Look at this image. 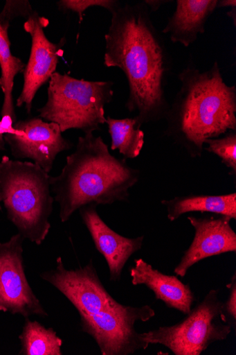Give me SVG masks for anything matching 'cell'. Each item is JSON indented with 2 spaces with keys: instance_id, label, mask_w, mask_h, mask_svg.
Wrapping results in <instances>:
<instances>
[{
  "instance_id": "obj_2",
  "label": "cell",
  "mask_w": 236,
  "mask_h": 355,
  "mask_svg": "<svg viewBox=\"0 0 236 355\" xmlns=\"http://www.w3.org/2000/svg\"><path fill=\"white\" fill-rule=\"evenodd\" d=\"M179 79L165 135L191 157H200L206 140L236 131V87L225 83L217 61L206 72L190 64Z\"/></svg>"
},
{
  "instance_id": "obj_21",
  "label": "cell",
  "mask_w": 236,
  "mask_h": 355,
  "mask_svg": "<svg viewBox=\"0 0 236 355\" xmlns=\"http://www.w3.org/2000/svg\"><path fill=\"white\" fill-rule=\"evenodd\" d=\"M59 10L66 12H72L78 15L80 24L83 20V15L86 10L92 7H100L114 12L120 3L116 0H60L57 2Z\"/></svg>"
},
{
  "instance_id": "obj_20",
  "label": "cell",
  "mask_w": 236,
  "mask_h": 355,
  "mask_svg": "<svg viewBox=\"0 0 236 355\" xmlns=\"http://www.w3.org/2000/svg\"><path fill=\"white\" fill-rule=\"evenodd\" d=\"M208 148L204 150L218 156L222 164L230 170V174L236 175V131H230L223 137L206 141Z\"/></svg>"
},
{
  "instance_id": "obj_11",
  "label": "cell",
  "mask_w": 236,
  "mask_h": 355,
  "mask_svg": "<svg viewBox=\"0 0 236 355\" xmlns=\"http://www.w3.org/2000/svg\"><path fill=\"white\" fill-rule=\"evenodd\" d=\"M13 126L17 135L4 136L13 157L30 159L48 173L52 171L57 155L73 147L71 141L62 137L58 124L39 116L17 121Z\"/></svg>"
},
{
  "instance_id": "obj_12",
  "label": "cell",
  "mask_w": 236,
  "mask_h": 355,
  "mask_svg": "<svg viewBox=\"0 0 236 355\" xmlns=\"http://www.w3.org/2000/svg\"><path fill=\"white\" fill-rule=\"evenodd\" d=\"M188 219L194 230V239L174 269L176 276L184 277L195 264L207 258L236 252V234L231 218L225 216L195 217Z\"/></svg>"
},
{
  "instance_id": "obj_6",
  "label": "cell",
  "mask_w": 236,
  "mask_h": 355,
  "mask_svg": "<svg viewBox=\"0 0 236 355\" xmlns=\"http://www.w3.org/2000/svg\"><path fill=\"white\" fill-rule=\"evenodd\" d=\"M222 308L218 292L211 290L182 321L143 333L141 337L148 345H162L175 355H200L212 344L225 340L233 331Z\"/></svg>"
},
{
  "instance_id": "obj_18",
  "label": "cell",
  "mask_w": 236,
  "mask_h": 355,
  "mask_svg": "<svg viewBox=\"0 0 236 355\" xmlns=\"http://www.w3.org/2000/svg\"><path fill=\"white\" fill-rule=\"evenodd\" d=\"M106 123L111 138V150H118L125 159L138 157L145 144V133L136 118L116 119L108 116Z\"/></svg>"
},
{
  "instance_id": "obj_23",
  "label": "cell",
  "mask_w": 236,
  "mask_h": 355,
  "mask_svg": "<svg viewBox=\"0 0 236 355\" xmlns=\"http://www.w3.org/2000/svg\"><path fill=\"white\" fill-rule=\"evenodd\" d=\"M150 9L151 12H156L164 3L168 1H161V0H145L143 1Z\"/></svg>"
},
{
  "instance_id": "obj_8",
  "label": "cell",
  "mask_w": 236,
  "mask_h": 355,
  "mask_svg": "<svg viewBox=\"0 0 236 355\" xmlns=\"http://www.w3.org/2000/svg\"><path fill=\"white\" fill-rule=\"evenodd\" d=\"M19 234L0 243V311L48 317L40 300L33 293L25 274L23 243Z\"/></svg>"
},
{
  "instance_id": "obj_22",
  "label": "cell",
  "mask_w": 236,
  "mask_h": 355,
  "mask_svg": "<svg viewBox=\"0 0 236 355\" xmlns=\"http://www.w3.org/2000/svg\"><path fill=\"white\" fill-rule=\"evenodd\" d=\"M229 295L227 300L223 302V313L227 321L235 329L236 325V277L233 275L230 282L227 285Z\"/></svg>"
},
{
  "instance_id": "obj_4",
  "label": "cell",
  "mask_w": 236,
  "mask_h": 355,
  "mask_svg": "<svg viewBox=\"0 0 236 355\" xmlns=\"http://www.w3.org/2000/svg\"><path fill=\"white\" fill-rule=\"evenodd\" d=\"M54 201L49 173L35 163L2 157L0 202L25 240L38 245L45 241L51 229Z\"/></svg>"
},
{
  "instance_id": "obj_16",
  "label": "cell",
  "mask_w": 236,
  "mask_h": 355,
  "mask_svg": "<svg viewBox=\"0 0 236 355\" xmlns=\"http://www.w3.org/2000/svg\"><path fill=\"white\" fill-rule=\"evenodd\" d=\"M218 0H177L176 9L163 33L172 42L188 48L206 32L208 19L217 10Z\"/></svg>"
},
{
  "instance_id": "obj_13",
  "label": "cell",
  "mask_w": 236,
  "mask_h": 355,
  "mask_svg": "<svg viewBox=\"0 0 236 355\" xmlns=\"http://www.w3.org/2000/svg\"><path fill=\"white\" fill-rule=\"evenodd\" d=\"M96 207H84L80 209V215L96 249L107 261L111 281L118 282L129 257L142 249L145 236L128 239L117 234L100 217Z\"/></svg>"
},
{
  "instance_id": "obj_15",
  "label": "cell",
  "mask_w": 236,
  "mask_h": 355,
  "mask_svg": "<svg viewBox=\"0 0 236 355\" xmlns=\"http://www.w3.org/2000/svg\"><path fill=\"white\" fill-rule=\"evenodd\" d=\"M129 272L133 285H145L154 293L156 299L168 308L185 315L191 311L195 301L194 293L190 285L183 283L177 276L165 275L143 259L134 261Z\"/></svg>"
},
{
  "instance_id": "obj_7",
  "label": "cell",
  "mask_w": 236,
  "mask_h": 355,
  "mask_svg": "<svg viewBox=\"0 0 236 355\" xmlns=\"http://www.w3.org/2000/svg\"><path fill=\"white\" fill-rule=\"evenodd\" d=\"M154 315L155 311L149 306L132 307L119 304L98 313L80 317L82 331L94 339L101 354L129 355L149 346L134 325Z\"/></svg>"
},
{
  "instance_id": "obj_17",
  "label": "cell",
  "mask_w": 236,
  "mask_h": 355,
  "mask_svg": "<svg viewBox=\"0 0 236 355\" xmlns=\"http://www.w3.org/2000/svg\"><path fill=\"white\" fill-rule=\"evenodd\" d=\"M161 205L166 209L168 220L172 222L190 212L212 213L236 219L235 192L224 196H180L162 200Z\"/></svg>"
},
{
  "instance_id": "obj_26",
  "label": "cell",
  "mask_w": 236,
  "mask_h": 355,
  "mask_svg": "<svg viewBox=\"0 0 236 355\" xmlns=\"http://www.w3.org/2000/svg\"><path fill=\"white\" fill-rule=\"evenodd\" d=\"M6 141L3 135H0V150H6Z\"/></svg>"
},
{
  "instance_id": "obj_9",
  "label": "cell",
  "mask_w": 236,
  "mask_h": 355,
  "mask_svg": "<svg viewBox=\"0 0 236 355\" xmlns=\"http://www.w3.org/2000/svg\"><path fill=\"white\" fill-rule=\"evenodd\" d=\"M26 19L24 28L31 37V49L23 73L24 85L17 101V107L25 105L27 113L30 114L37 93L42 86L49 83L56 72L60 58L63 55L62 47L66 39L63 37L57 44L50 42L44 31L49 25V20L36 11H33Z\"/></svg>"
},
{
  "instance_id": "obj_14",
  "label": "cell",
  "mask_w": 236,
  "mask_h": 355,
  "mask_svg": "<svg viewBox=\"0 0 236 355\" xmlns=\"http://www.w3.org/2000/svg\"><path fill=\"white\" fill-rule=\"evenodd\" d=\"M33 12L30 3L26 0H8L3 11L0 12V88L4 94V102L0 115L2 118H11L14 123L17 121L13 99L15 78L24 73L26 64L12 53L9 28L14 19L19 17L28 19Z\"/></svg>"
},
{
  "instance_id": "obj_3",
  "label": "cell",
  "mask_w": 236,
  "mask_h": 355,
  "mask_svg": "<svg viewBox=\"0 0 236 355\" xmlns=\"http://www.w3.org/2000/svg\"><path fill=\"white\" fill-rule=\"evenodd\" d=\"M140 179V172L114 156L102 138L88 133L78 139L61 173L51 177V186L64 223L84 207L127 202Z\"/></svg>"
},
{
  "instance_id": "obj_24",
  "label": "cell",
  "mask_w": 236,
  "mask_h": 355,
  "mask_svg": "<svg viewBox=\"0 0 236 355\" xmlns=\"http://www.w3.org/2000/svg\"><path fill=\"white\" fill-rule=\"evenodd\" d=\"M228 8L230 9L236 8L235 0H219V1H217V9Z\"/></svg>"
},
{
  "instance_id": "obj_25",
  "label": "cell",
  "mask_w": 236,
  "mask_h": 355,
  "mask_svg": "<svg viewBox=\"0 0 236 355\" xmlns=\"http://www.w3.org/2000/svg\"><path fill=\"white\" fill-rule=\"evenodd\" d=\"M227 16L231 19L233 22V26L235 27L236 26V8H231L227 12Z\"/></svg>"
},
{
  "instance_id": "obj_19",
  "label": "cell",
  "mask_w": 236,
  "mask_h": 355,
  "mask_svg": "<svg viewBox=\"0 0 236 355\" xmlns=\"http://www.w3.org/2000/svg\"><path fill=\"white\" fill-rule=\"evenodd\" d=\"M21 341V355H62L63 340L52 328L46 329L37 320L25 318Z\"/></svg>"
},
{
  "instance_id": "obj_5",
  "label": "cell",
  "mask_w": 236,
  "mask_h": 355,
  "mask_svg": "<svg viewBox=\"0 0 236 355\" xmlns=\"http://www.w3.org/2000/svg\"><path fill=\"white\" fill-rule=\"evenodd\" d=\"M114 85L55 72L49 81L48 101L37 110L39 117L58 124L62 133L70 129L85 134L99 131L106 123L105 106L114 98Z\"/></svg>"
},
{
  "instance_id": "obj_10",
  "label": "cell",
  "mask_w": 236,
  "mask_h": 355,
  "mask_svg": "<svg viewBox=\"0 0 236 355\" xmlns=\"http://www.w3.org/2000/svg\"><path fill=\"white\" fill-rule=\"evenodd\" d=\"M56 263L55 269L42 273L40 277L59 290L80 315L98 313L120 304L100 282L92 261L85 267L73 270L65 268L60 257Z\"/></svg>"
},
{
  "instance_id": "obj_27",
  "label": "cell",
  "mask_w": 236,
  "mask_h": 355,
  "mask_svg": "<svg viewBox=\"0 0 236 355\" xmlns=\"http://www.w3.org/2000/svg\"><path fill=\"white\" fill-rule=\"evenodd\" d=\"M0 211H2V207L0 205Z\"/></svg>"
},
{
  "instance_id": "obj_1",
  "label": "cell",
  "mask_w": 236,
  "mask_h": 355,
  "mask_svg": "<svg viewBox=\"0 0 236 355\" xmlns=\"http://www.w3.org/2000/svg\"><path fill=\"white\" fill-rule=\"evenodd\" d=\"M151 14L143 1L120 6L111 13L105 35V64L125 73L129 86L125 107L136 113L141 126L165 119L170 108L165 87L172 61Z\"/></svg>"
}]
</instances>
